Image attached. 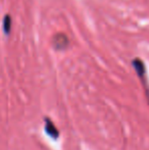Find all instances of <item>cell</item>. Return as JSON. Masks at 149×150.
<instances>
[{
	"mask_svg": "<svg viewBox=\"0 0 149 150\" xmlns=\"http://www.w3.org/2000/svg\"><path fill=\"white\" fill-rule=\"evenodd\" d=\"M45 131L50 137H52V138L56 139L58 137L57 129H56V127L54 126V124L49 119L45 120Z\"/></svg>",
	"mask_w": 149,
	"mask_h": 150,
	"instance_id": "1",
	"label": "cell"
},
{
	"mask_svg": "<svg viewBox=\"0 0 149 150\" xmlns=\"http://www.w3.org/2000/svg\"><path fill=\"white\" fill-rule=\"evenodd\" d=\"M133 64H134V67H135L137 73L139 74V76H143L144 75V71H145L143 62H142V61H140L139 59H136V60L133 61Z\"/></svg>",
	"mask_w": 149,
	"mask_h": 150,
	"instance_id": "4",
	"label": "cell"
},
{
	"mask_svg": "<svg viewBox=\"0 0 149 150\" xmlns=\"http://www.w3.org/2000/svg\"><path fill=\"white\" fill-rule=\"evenodd\" d=\"M62 37H64V35H58L54 38V44L57 48H64L68 45V39H64L62 41Z\"/></svg>",
	"mask_w": 149,
	"mask_h": 150,
	"instance_id": "3",
	"label": "cell"
},
{
	"mask_svg": "<svg viewBox=\"0 0 149 150\" xmlns=\"http://www.w3.org/2000/svg\"><path fill=\"white\" fill-rule=\"evenodd\" d=\"M10 30H11V18L10 16L6 14L3 18V31L5 35H8L10 33Z\"/></svg>",
	"mask_w": 149,
	"mask_h": 150,
	"instance_id": "2",
	"label": "cell"
}]
</instances>
